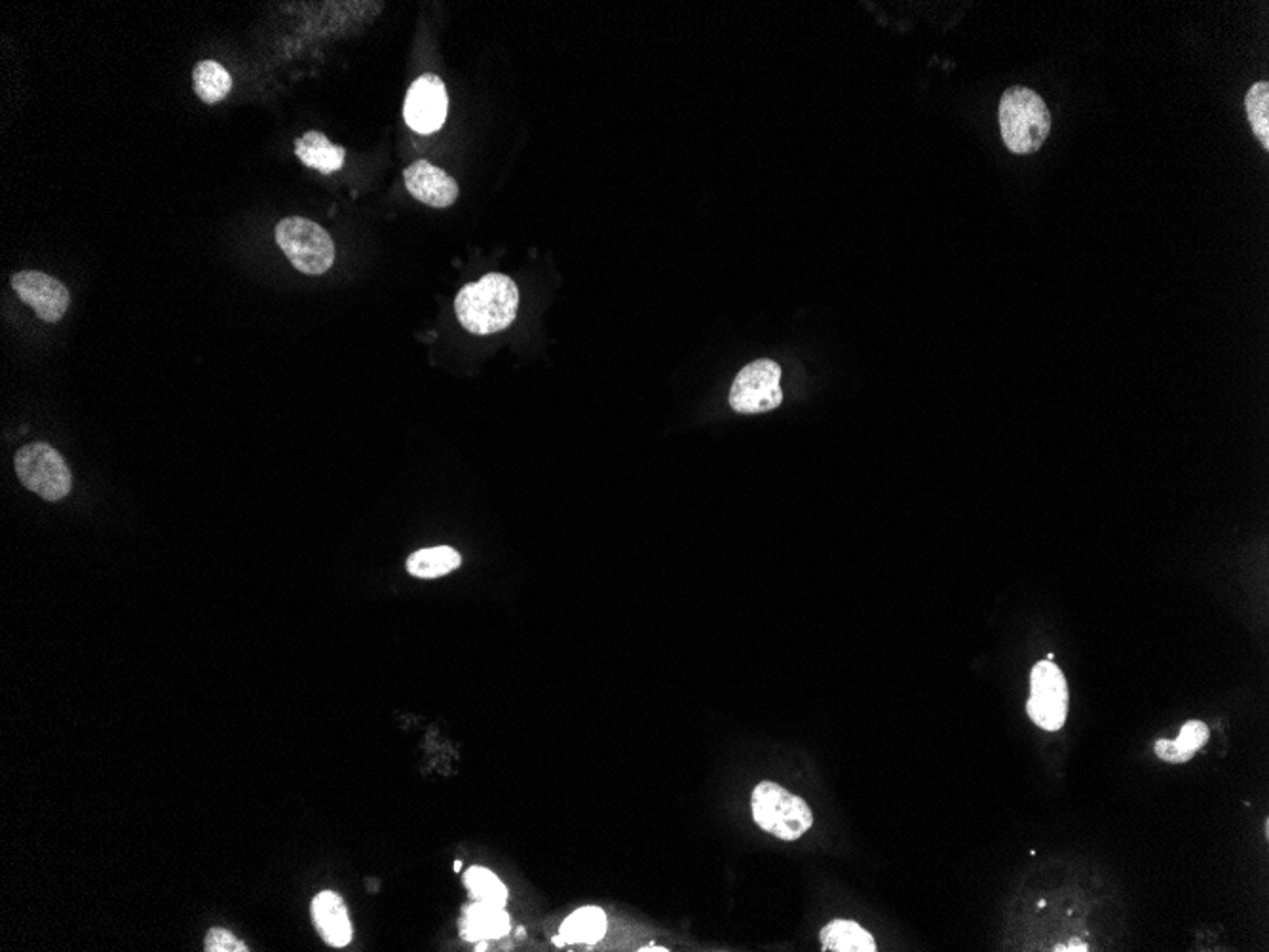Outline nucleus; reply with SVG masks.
<instances>
[{"label":"nucleus","instance_id":"obj_23","mask_svg":"<svg viewBox=\"0 0 1269 952\" xmlns=\"http://www.w3.org/2000/svg\"><path fill=\"white\" fill-rule=\"evenodd\" d=\"M641 951H667V949H663V947H652V949H650V947H647V949H641Z\"/></svg>","mask_w":1269,"mask_h":952},{"label":"nucleus","instance_id":"obj_1","mask_svg":"<svg viewBox=\"0 0 1269 952\" xmlns=\"http://www.w3.org/2000/svg\"><path fill=\"white\" fill-rule=\"evenodd\" d=\"M517 309L519 289L516 281L496 273L464 286L454 301L459 322L474 335H493L506 330L516 320Z\"/></svg>","mask_w":1269,"mask_h":952},{"label":"nucleus","instance_id":"obj_9","mask_svg":"<svg viewBox=\"0 0 1269 952\" xmlns=\"http://www.w3.org/2000/svg\"><path fill=\"white\" fill-rule=\"evenodd\" d=\"M12 288L44 322H59L69 309V291L62 281L38 270H23L12 276Z\"/></svg>","mask_w":1269,"mask_h":952},{"label":"nucleus","instance_id":"obj_7","mask_svg":"<svg viewBox=\"0 0 1269 952\" xmlns=\"http://www.w3.org/2000/svg\"><path fill=\"white\" fill-rule=\"evenodd\" d=\"M1033 696L1028 700V715L1039 729L1057 732L1064 727L1068 713V687L1059 667L1044 660L1033 669Z\"/></svg>","mask_w":1269,"mask_h":952},{"label":"nucleus","instance_id":"obj_21","mask_svg":"<svg viewBox=\"0 0 1269 952\" xmlns=\"http://www.w3.org/2000/svg\"><path fill=\"white\" fill-rule=\"evenodd\" d=\"M1209 735H1211V730H1209L1206 724H1203L1201 721H1190L1185 722L1182 730H1180L1177 742H1179L1185 751L1195 753V751L1201 750V748L1205 745Z\"/></svg>","mask_w":1269,"mask_h":952},{"label":"nucleus","instance_id":"obj_22","mask_svg":"<svg viewBox=\"0 0 1269 952\" xmlns=\"http://www.w3.org/2000/svg\"><path fill=\"white\" fill-rule=\"evenodd\" d=\"M1156 755L1167 761V763H1185V761H1190L1195 753L1185 751L1177 740H1174V742H1171V740H1159V742L1156 743Z\"/></svg>","mask_w":1269,"mask_h":952},{"label":"nucleus","instance_id":"obj_13","mask_svg":"<svg viewBox=\"0 0 1269 952\" xmlns=\"http://www.w3.org/2000/svg\"><path fill=\"white\" fill-rule=\"evenodd\" d=\"M295 155L308 168L318 169L329 176L344 166L346 151L333 145L323 133L308 132L295 141Z\"/></svg>","mask_w":1269,"mask_h":952},{"label":"nucleus","instance_id":"obj_10","mask_svg":"<svg viewBox=\"0 0 1269 952\" xmlns=\"http://www.w3.org/2000/svg\"><path fill=\"white\" fill-rule=\"evenodd\" d=\"M404 176L407 190L430 208H449L459 198V182L430 162H415Z\"/></svg>","mask_w":1269,"mask_h":952},{"label":"nucleus","instance_id":"obj_19","mask_svg":"<svg viewBox=\"0 0 1269 952\" xmlns=\"http://www.w3.org/2000/svg\"><path fill=\"white\" fill-rule=\"evenodd\" d=\"M1247 117L1253 132L1260 140L1264 148H1269V86L1268 82H1256L1247 93Z\"/></svg>","mask_w":1269,"mask_h":952},{"label":"nucleus","instance_id":"obj_20","mask_svg":"<svg viewBox=\"0 0 1269 952\" xmlns=\"http://www.w3.org/2000/svg\"><path fill=\"white\" fill-rule=\"evenodd\" d=\"M203 951L208 952H247L250 949L242 943L240 939L234 938L231 931L221 930V928H213L208 931V938L203 943Z\"/></svg>","mask_w":1269,"mask_h":952},{"label":"nucleus","instance_id":"obj_17","mask_svg":"<svg viewBox=\"0 0 1269 952\" xmlns=\"http://www.w3.org/2000/svg\"><path fill=\"white\" fill-rule=\"evenodd\" d=\"M192 80H195V91L198 93V98L208 106L223 101L232 88L229 70L224 69L223 65L210 62V59L196 65Z\"/></svg>","mask_w":1269,"mask_h":952},{"label":"nucleus","instance_id":"obj_11","mask_svg":"<svg viewBox=\"0 0 1269 952\" xmlns=\"http://www.w3.org/2000/svg\"><path fill=\"white\" fill-rule=\"evenodd\" d=\"M312 918L321 938L328 945H349L352 941V925H350L349 909L342 897L335 892H321L312 901Z\"/></svg>","mask_w":1269,"mask_h":952},{"label":"nucleus","instance_id":"obj_18","mask_svg":"<svg viewBox=\"0 0 1269 952\" xmlns=\"http://www.w3.org/2000/svg\"><path fill=\"white\" fill-rule=\"evenodd\" d=\"M464 884L467 886L470 896L477 904L490 905V907H498L504 909L506 901H508V888L504 886L503 881L490 873L488 868L472 867L467 868L464 875Z\"/></svg>","mask_w":1269,"mask_h":952},{"label":"nucleus","instance_id":"obj_6","mask_svg":"<svg viewBox=\"0 0 1269 952\" xmlns=\"http://www.w3.org/2000/svg\"><path fill=\"white\" fill-rule=\"evenodd\" d=\"M782 401V367L772 359H759L743 367L730 390V406L738 413H764Z\"/></svg>","mask_w":1269,"mask_h":952},{"label":"nucleus","instance_id":"obj_24","mask_svg":"<svg viewBox=\"0 0 1269 952\" xmlns=\"http://www.w3.org/2000/svg\"><path fill=\"white\" fill-rule=\"evenodd\" d=\"M475 951H487V943H485V941H483V943H479V945H477V949H475Z\"/></svg>","mask_w":1269,"mask_h":952},{"label":"nucleus","instance_id":"obj_3","mask_svg":"<svg viewBox=\"0 0 1269 952\" xmlns=\"http://www.w3.org/2000/svg\"><path fill=\"white\" fill-rule=\"evenodd\" d=\"M751 812L754 823L780 841H798L814 826L808 802L774 782H761L754 787Z\"/></svg>","mask_w":1269,"mask_h":952},{"label":"nucleus","instance_id":"obj_4","mask_svg":"<svg viewBox=\"0 0 1269 952\" xmlns=\"http://www.w3.org/2000/svg\"><path fill=\"white\" fill-rule=\"evenodd\" d=\"M276 242L291 265L308 276L328 273L335 261L331 234L310 219H282L276 226Z\"/></svg>","mask_w":1269,"mask_h":952},{"label":"nucleus","instance_id":"obj_2","mask_svg":"<svg viewBox=\"0 0 1269 952\" xmlns=\"http://www.w3.org/2000/svg\"><path fill=\"white\" fill-rule=\"evenodd\" d=\"M997 117L1004 143L1015 155L1036 153L1051 132V112L1046 101L1026 86L1005 91Z\"/></svg>","mask_w":1269,"mask_h":952},{"label":"nucleus","instance_id":"obj_8","mask_svg":"<svg viewBox=\"0 0 1269 952\" xmlns=\"http://www.w3.org/2000/svg\"><path fill=\"white\" fill-rule=\"evenodd\" d=\"M449 98L445 85L435 75H422L412 82L405 99V122L415 132H438L446 120Z\"/></svg>","mask_w":1269,"mask_h":952},{"label":"nucleus","instance_id":"obj_5","mask_svg":"<svg viewBox=\"0 0 1269 952\" xmlns=\"http://www.w3.org/2000/svg\"><path fill=\"white\" fill-rule=\"evenodd\" d=\"M15 474L29 490L49 502L67 497L73 487L69 466L56 449L46 443H31L18 451Z\"/></svg>","mask_w":1269,"mask_h":952},{"label":"nucleus","instance_id":"obj_16","mask_svg":"<svg viewBox=\"0 0 1269 952\" xmlns=\"http://www.w3.org/2000/svg\"><path fill=\"white\" fill-rule=\"evenodd\" d=\"M461 554L453 547H426V550L415 552L407 560V571L417 578L433 580V578L453 573L454 568L461 567Z\"/></svg>","mask_w":1269,"mask_h":952},{"label":"nucleus","instance_id":"obj_14","mask_svg":"<svg viewBox=\"0 0 1269 952\" xmlns=\"http://www.w3.org/2000/svg\"><path fill=\"white\" fill-rule=\"evenodd\" d=\"M607 928L605 910L599 907H582L566 918L559 930V936L565 941V945H593L605 938Z\"/></svg>","mask_w":1269,"mask_h":952},{"label":"nucleus","instance_id":"obj_25","mask_svg":"<svg viewBox=\"0 0 1269 952\" xmlns=\"http://www.w3.org/2000/svg\"><path fill=\"white\" fill-rule=\"evenodd\" d=\"M462 862H454V871H461Z\"/></svg>","mask_w":1269,"mask_h":952},{"label":"nucleus","instance_id":"obj_12","mask_svg":"<svg viewBox=\"0 0 1269 952\" xmlns=\"http://www.w3.org/2000/svg\"><path fill=\"white\" fill-rule=\"evenodd\" d=\"M511 920L508 912L490 905H467L461 918V936L466 941H487L508 936Z\"/></svg>","mask_w":1269,"mask_h":952},{"label":"nucleus","instance_id":"obj_15","mask_svg":"<svg viewBox=\"0 0 1269 952\" xmlns=\"http://www.w3.org/2000/svg\"><path fill=\"white\" fill-rule=\"evenodd\" d=\"M824 951L874 952L876 943L869 931L851 920H832L821 930Z\"/></svg>","mask_w":1269,"mask_h":952}]
</instances>
